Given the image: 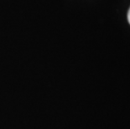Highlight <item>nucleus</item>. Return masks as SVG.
Instances as JSON below:
<instances>
[{
  "label": "nucleus",
  "mask_w": 130,
  "mask_h": 129,
  "mask_svg": "<svg viewBox=\"0 0 130 129\" xmlns=\"http://www.w3.org/2000/svg\"><path fill=\"white\" fill-rule=\"evenodd\" d=\"M128 23L130 24V9H128Z\"/></svg>",
  "instance_id": "nucleus-1"
}]
</instances>
